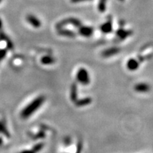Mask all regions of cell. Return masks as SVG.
Masks as SVG:
<instances>
[{
	"mask_svg": "<svg viewBox=\"0 0 153 153\" xmlns=\"http://www.w3.org/2000/svg\"><path fill=\"white\" fill-rule=\"evenodd\" d=\"M140 63L138 60L135 58H131L128 60L127 64H126V67H127L128 70L130 71H135L137 69L139 68Z\"/></svg>",
	"mask_w": 153,
	"mask_h": 153,
	"instance_id": "cell-9",
	"label": "cell"
},
{
	"mask_svg": "<svg viewBox=\"0 0 153 153\" xmlns=\"http://www.w3.org/2000/svg\"><path fill=\"white\" fill-rule=\"evenodd\" d=\"M45 101V97L43 95L38 96L28 104L21 112V117L24 119L30 117L34 113L39 109Z\"/></svg>",
	"mask_w": 153,
	"mask_h": 153,
	"instance_id": "cell-1",
	"label": "cell"
},
{
	"mask_svg": "<svg viewBox=\"0 0 153 153\" xmlns=\"http://www.w3.org/2000/svg\"><path fill=\"white\" fill-rule=\"evenodd\" d=\"M1 28H2V22H1V20L0 19V30H1Z\"/></svg>",
	"mask_w": 153,
	"mask_h": 153,
	"instance_id": "cell-21",
	"label": "cell"
},
{
	"mask_svg": "<svg viewBox=\"0 0 153 153\" xmlns=\"http://www.w3.org/2000/svg\"><path fill=\"white\" fill-rule=\"evenodd\" d=\"M26 21H27L28 24L31 25L34 28H38L41 26V22L36 16H34V15H27V16H26Z\"/></svg>",
	"mask_w": 153,
	"mask_h": 153,
	"instance_id": "cell-6",
	"label": "cell"
},
{
	"mask_svg": "<svg viewBox=\"0 0 153 153\" xmlns=\"http://www.w3.org/2000/svg\"><path fill=\"white\" fill-rule=\"evenodd\" d=\"M57 33L58 35L62 36H65V37H68V38H74L76 36L75 33H74L73 31L72 30L66 29V28H59L57 29Z\"/></svg>",
	"mask_w": 153,
	"mask_h": 153,
	"instance_id": "cell-11",
	"label": "cell"
},
{
	"mask_svg": "<svg viewBox=\"0 0 153 153\" xmlns=\"http://www.w3.org/2000/svg\"><path fill=\"white\" fill-rule=\"evenodd\" d=\"M1 144H2V139L0 137V145H1Z\"/></svg>",
	"mask_w": 153,
	"mask_h": 153,
	"instance_id": "cell-22",
	"label": "cell"
},
{
	"mask_svg": "<svg viewBox=\"0 0 153 153\" xmlns=\"http://www.w3.org/2000/svg\"><path fill=\"white\" fill-rule=\"evenodd\" d=\"M107 0H99L98 9L101 13H104L106 9Z\"/></svg>",
	"mask_w": 153,
	"mask_h": 153,
	"instance_id": "cell-16",
	"label": "cell"
},
{
	"mask_svg": "<svg viewBox=\"0 0 153 153\" xmlns=\"http://www.w3.org/2000/svg\"><path fill=\"white\" fill-rule=\"evenodd\" d=\"M0 133L5 135L7 137H9V133L7 131V127H6L4 123L2 121H0Z\"/></svg>",
	"mask_w": 153,
	"mask_h": 153,
	"instance_id": "cell-17",
	"label": "cell"
},
{
	"mask_svg": "<svg viewBox=\"0 0 153 153\" xmlns=\"http://www.w3.org/2000/svg\"><path fill=\"white\" fill-rule=\"evenodd\" d=\"M0 40H2V41L7 42V47H8V48L11 49L13 48L12 42L9 41V38L6 36V34L2 33V32H0Z\"/></svg>",
	"mask_w": 153,
	"mask_h": 153,
	"instance_id": "cell-15",
	"label": "cell"
},
{
	"mask_svg": "<svg viewBox=\"0 0 153 153\" xmlns=\"http://www.w3.org/2000/svg\"><path fill=\"white\" fill-rule=\"evenodd\" d=\"M72 3H81V2H85V1H92V0H70Z\"/></svg>",
	"mask_w": 153,
	"mask_h": 153,
	"instance_id": "cell-19",
	"label": "cell"
},
{
	"mask_svg": "<svg viewBox=\"0 0 153 153\" xmlns=\"http://www.w3.org/2000/svg\"><path fill=\"white\" fill-rule=\"evenodd\" d=\"M150 85L146 82H140L134 86V90L137 93H148L150 91Z\"/></svg>",
	"mask_w": 153,
	"mask_h": 153,
	"instance_id": "cell-4",
	"label": "cell"
},
{
	"mask_svg": "<svg viewBox=\"0 0 153 153\" xmlns=\"http://www.w3.org/2000/svg\"><path fill=\"white\" fill-rule=\"evenodd\" d=\"M1 0H0V3H1Z\"/></svg>",
	"mask_w": 153,
	"mask_h": 153,
	"instance_id": "cell-24",
	"label": "cell"
},
{
	"mask_svg": "<svg viewBox=\"0 0 153 153\" xmlns=\"http://www.w3.org/2000/svg\"><path fill=\"white\" fill-rule=\"evenodd\" d=\"M132 33H133L132 30H126L123 29V28H119V29H118L117 31H116V35L117 36L118 39L124 40L128 37H129L130 36H131Z\"/></svg>",
	"mask_w": 153,
	"mask_h": 153,
	"instance_id": "cell-8",
	"label": "cell"
},
{
	"mask_svg": "<svg viewBox=\"0 0 153 153\" xmlns=\"http://www.w3.org/2000/svg\"><path fill=\"white\" fill-rule=\"evenodd\" d=\"M91 102V99L87 97V98L80 99V100H76L75 102H74V104H75L76 106L81 107V106H87V105H89Z\"/></svg>",
	"mask_w": 153,
	"mask_h": 153,
	"instance_id": "cell-13",
	"label": "cell"
},
{
	"mask_svg": "<svg viewBox=\"0 0 153 153\" xmlns=\"http://www.w3.org/2000/svg\"><path fill=\"white\" fill-rule=\"evenodd\" d=\"M6 55H7V50L1 49L0 50V62L4 58Z\"/></svg>",
	"mask_w": 153,
	"mask_h": 153,
	"instance_id": "cell-18",
	"label": "cell"
},
{
	"mask_svg": "<svg viewBox=\"0 0 153 153\" xmlns=\"http://www.w3.org/2000/svg\"><path fill=\"white\" fill-rule=\"evenodd\" d=\"M78 33L80 36L85 38L91 37L94 33V28L90 26H82L78 28Z\"/></svg>",
	"mask_w": 153,
	"mask_h": 153,
	"instance_id": "cell-5",
	"label": "cell"
},
{
	"mask_svg": "<svg viewBox=\"0 0 153 153\" xmlns=\"http://www.w3.org/2000/svg\"><path fill=\"white\" fill-rule=\"evenodd\" d=\"M100 30L104 33H110L113 30V25L111 20H108L107 22L101 25Z\"/></svg>",
	"mask_w": 153,
	"mask_h": 153,
	"instance_id": "cell-10",
	"label": "cell"
},
{
	"mask_svg": "<svg viewBox=\"0 0 153 153\" xmlns=\"http://www.w3.org/2000/svg\"><path fill=\"white\" fill-rule=\"evenodd\" d=\"M120 52V49L118 47H112L109 48L104 50L103 51L102 53H101V55H102L104 57H110L111 56H114V55H117L118 53Z\"/></svg>",
	"mask_w": 153,
	"mask_h": 153,
	"instance_id": "cell-7",
	"label": "cell"
},
{
	"mask_svg": "<svg viewBox=\"0 0 153 153\" xmlns=\"http://www.w3.org/2000/svg\"><path fill=\"white\" fill-rule=\"evenodd\" d=\"M77 89H76V85H72L71 87V92H70V98L71 100L74 103L77 100Z\"/></svg>",
	"mask_w": 153,
	"mask_h": 153,
	"instance_id": "cell-14",
	"label": "cell"
},
{
	"mask_svg": "<svg viewBox=\"0 0 153 153\" xmlns=\"http://www.w3.org/2000/svg\"><path fill=\"white\" fill-rule=\"evenodd\" d=\"M19 153H36L34 152L33 150H23L22 152H20Z\"/></svg>",
	"mask_w": 153,
	"mask_h": 153,
	"instance_id": "cell-20",
	"label": "cell"
},
{
	"mask_svg": "<svg viewBox=\"0 0 153 153\" xmlns=\"http://www.w3.org/2000/svg\"><path fill=\"white\" fill-rule=\"evenodd\" d=\"M76 79L79 83L83 85H87L90 83V76L89 72L84 68H79L76 72Z\"/></svg>",
	"mask_w": 153,
	"mask_h": 153,
	"instance_id": "cell-2",
	"label": "cell"
},
{
	"mask_svg": "<svg viewBox=\"0 0 153 153\" xmlns=\"http://www.w3.org/2000/svg\"><path fill=\"white\" fill-rule=\"evenodd\" d=\"M55 58L52 56L50 55H45L43 56L41 59V62L43 65H52L55 62Z\"/></svg>",
	"mask_w": 153,
	"mask_h": 153,
	"instance_id": "cell-12",
	"label": "cell"
},
{
	"mask_svg": "<svg viewBox=\"0 0 153 153\" xmlns=\"http://www.w3.org/2000/svg\"><path fill=\"white\" fill-rule=\"evenodd\" d=\"M68 25H72V26H74V27L79 28V26H82V22L78 19L70 17V18L63 19V20L60 21V22L57 23L56 24V28L59 29V28L65 27V26H68Z\"/></svg>",
	"mask_w": 153,
	"mask_h": 153,
	"instance_id": "cell-3",
	"label": "cell"
},
{
	"mask_svg": "<svg viewBox=\"0 0 153 153\" xmlns=\"http://www.w3.org/2000/svg\"><path fill=\"white\" fill-rule=\"evenodd\" d=\"M119 1H125V0H119Z\"/></svg>",
	"mask_w": 153,
	"mask_h": 153,
	"instance_id": "cell-23",
	"label": "cell"
}]
</instances>
